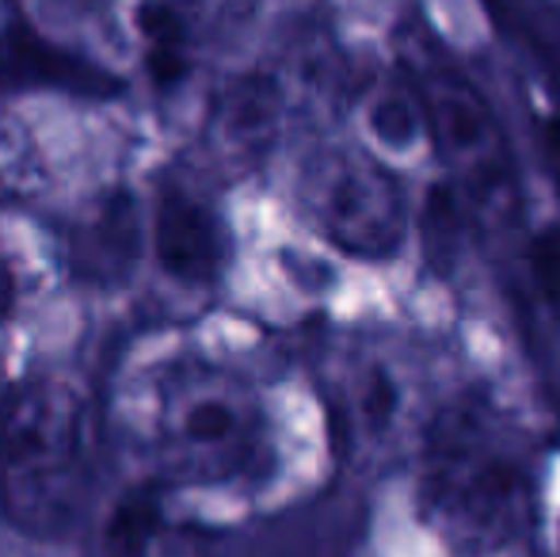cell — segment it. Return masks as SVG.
Returning a JSON list of instances; mask_svg holds the SVG:
<instances>
[{
  "label": "cell",
  "instance_id": "1",
  "mask_svg": "<svg viewBox=\"0 0 560 557\" xmlns=\"http://www.w3.org/2000/svg\"><path fill=\"white\" fill-rule=\"evenodd\" d=\"M130 420L161 477L176 485H225L252 474L264 451L256 409L225 371L161 359L130 390Z\"/></svg>",
  "mask_w": 560,
  "mask_h": 557
},
{
  "label": "cell",
  "instance_id": "2",
  "mask_svg": "<svg viewBox=\"0 0 560 557\" xmlns=\"http://www.w3.org/2000/svg\"><path fill=\"white\" fill-rule=\"evenodd\" d=\"M89 485V409L69 382L38 379L0 405V512L27 531H58Z\"/></svg>",
  "mask_w": 560,
  "mask_h": 557
},
{
  "label": "cell",
  "instance_id": "3",
  "mask_svg": "<svg viewBox=\"0 0 560 557\" xmlns=\"http://www.w3.org/2000/svg\"><path fill=\"white\" fill-rule=\"evenodd\" d=\"M423 492L450 538L480 546L508 538L518 515L523 477L515 462L492 446L477 409L465 405L450 409L431 436Z\"/></svg>",
  "mask_w": 560,
  "mask_h": 557
},
{
  "label": "cell",
  "instance_id": "4",
  "mask_svg": "<svg viewBox=\"0 0 560 557\" xmlns=\"http://www.w3.org/2000/svg\"><path fill=\"white\" fill-rule=\"evenodd\" d=\"M325 230L347 253L382 256L393 253L400 241V202L385 176L370 169H343L328 179L325 202Z\"/></svg>",
  "mask_w": 560,
  "mask_h": 557
},
{
  "label": "cell",
  "instance_id": "5",
  "mask_svg": "<svg viewBox=\"0 0 560 557\" xmlns=\"http://www.w3.org/2000/svg\"><path fill=\"white\" fill-rule=\"evenodd\" d=\"M153 253L161 268L179 282H210L222 268L218 218L184 187H164L153 202Z\"/></svg>",
  "mask_w": 560,
  "mask_h": 557
},
{
  "label": "cell",
  "instance_id": "6",
  "mask_svg": "<svg viewBox=\"0 0 560 557\" xmlns=\"http://www.w3.org/2000/svg\"><path fill=\"white\" fill-rule=\"evenodd\" d=\"M15 89H69L81 96L115 92V77L35 35H0V92Z\"/></svg>",
  "mask_w": 560,
  "mask_h": 557
},
{
  "label": "cell",
  "instance_id": "7",
  "mask_svg": "<svg viewBox=\"0 0 560 557\" xmlns=\"http://www.w3.org/2000/svg\"><path fill=\"white\" fill-rule=\"evenodd\" d=\"M138 256V214L130 195H107L73 233V264L89 279H122Z\"/></svg>",
  "mask_w": 560,
  "mask_h": 557
},
{
  "label": "cell",
  "instance_id": "8",
  "mask_svg": "<svg viewBox=\"0 0 560 557\" xmlns=\"http://www.w3.org/2000/svg\"><path fill=\"white\" fill-rule=\"evenodd\" d=\"M138 35L145 43V69L156 89H176L187 77V20L172 0H141Z\"/></svg>",
  "mask_w": 560,
  "mask_h": 557
},
{
  "label": "cell",
  "instance_id": "9",
  "mask_svg": "<svg viewBox=\"0 0 560 557\" xmlns=\"http://www.w3.org/2000/svg\"><path fill=\"white\" fill-rule=\"evenodd\" d=\"M275 119V89L259 77L233 84L222 100V112H218V135L233 146H252Z\"/></svg>",
  "mask_w": 560,
  "mask_h": 557
},
{
  "label": "cell",
  "instance_id": "10",
  "mask_svg": "<svg viewBox=\"0 0 560 557\" xmlns=\"http://www.w3.org/2000/svg\"><path fill=\"white\" fill-rule=\"evenodd\" d=\"M156 527H161V500L153 489H133L115 504L104 531L107 557H149Z\"/></svg>",
  "mask_w": 560,
  "mask_h": 557
},
{
  "label": "cell",
  "instance_id": "11",
  "mask_svg": "<svg viewBox=\"0 0 560 557\" xmlns=\"http://www.w3.org/2000/svg\"><path fill=\"white\" fill-rule=\"evenodd\" d=\"M35 179H38L35 141L27 138L23 123L8 107H0V207L31 195Z\"/></svg>",
  "mask_w": 560,
  "mask_h": 557
},
{
  "label": "cell",
  "instance_id": "12",
  "mask_svg": "<svg viewBox=\"0 0 560 557\" xmlns=\"http://www.w3.org/2000/svg\"><path fill=\"white\" fill-rule=\"evenodd\" d=\"M428 107H431V119H435L439 130L446 135V141H454V146H462V149L480 146V138H485V130H488V115H485V104H480L465 84L446 81L443 89L428 100Z\"/></svg>",
  "mask_w": 560,
  "mask_h": 557
},
{
  "label": "cell",
  "instance_id": "13",
  "mask_svg": "<svg viewBox=\"0 0 560 557\" xmlns=\"http://www.w3.org/2000/svg\"><path fill=\"white\" fill-rule=\"evenodd\" d=\"M370 123H374V135L382 138L389 149L412 146L416 135H420V112H416L405 96H382L374 104Z\"/></svg>",
  "mask_w": 560,
  "mask_h": 557
},
{
  "label": "cell",
  "instance_id": "14",
  "mask_svg": "<svg viewBox=\"0 0 560 557\" xmlns=\"http://www.w3.org/2000/svg\"><path fill=\"white\" fill-rule=\"evenodd\" d=\"M534 279H538L541 298L549 302V310L560 313V230H546L530 248Z\"/></svg>",
  "mask_w": 560,
  "mask_h": 557
},
{
  "label": "cell",
  "instance_id": "15",
  "mask_svg": "<svg viewBox=\"0 0 560 557\" xmlns=\"http://www.w3.org/2000/svg\"><path fill=\"white\" fill-rule=\"evenodd\" d=\"M15 302H20V276H15V268L8 264V256L0 253V321L15 310Z\"/></svg>",
  "mask_w": 560,
  "mask_h": 557
},
{
  "label": "cell",
  "instance_id": "16",
  "mask_svg": "<svg viewBox=\"0 0 560 557\" xmlns=\"http://www.w3.org/2000/svg\"><path fill=\"white\" fill-rule=\"evenodd\" d=\"M0 374H4V371H0Z\"/></svg>",
  "mask_w": 560,
  "mask_h": 557
}]
</instances>
